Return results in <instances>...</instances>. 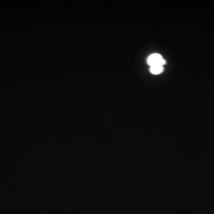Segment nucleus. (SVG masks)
Listing matches in <instances>:
<instances>
[{"label": "nucleus", "instance_id": "obj_1", "mask_svg": "<svg viewBox=\"0 0 214 214\" xmlns=\"http://www.w3.org/2000/svg\"><path fill=\"white\" fill-rule=\"evenodd\" d=\"M148 63L151 66L155 65H163L165 64V61L163 59L161 55L158 54H154L151 55L148 59Z\"/></svg>", "mask_w": 214, "mask_h": 214}, {"label": "nucleus", "instance_id": "obj_2", "mask_svg": "<svg viewBox=\"0 0 214 214\" xmlns=\"http://www.w3.org/2000/svg\"><path fill=\"white\" fill-rule=\"evenodd\" d=\"M151 72L154 74H158L161 73L163 71V67L161 65H155L151 66Z\"/></svg>", "mask_w": 214, "mask_h": 214}]
</instances>
